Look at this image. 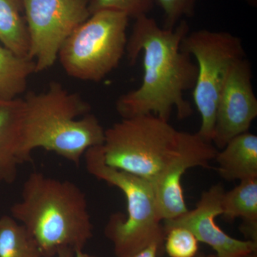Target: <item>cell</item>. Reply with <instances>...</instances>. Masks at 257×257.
Wrapping results in <instances>:
<instances>
[{
  "label": "cell",
  "instance_id": "obj_1",
  "mask_svg": "<svg viewBox=\"0 0 257 257\" xmlns=\"http://www.w3.org/2000/svg\"><path fill=\"white\" fill-rule=\"evenodd\" d=\"M135 20L125 52L131 64L143 52V83L118 98L116 111L122 119L152 114L169 121L174 109L179 119L189 117L194 111L184 94L194 89L198 67L181 48L188 24L182 20L175 28L165 29L147 15Z\"/></svg>",
  "mask_w": 257,
  "mask_h": 257
},
{
  "label": "cell",
  "instance_id": "obj_2",
  "mask_svg": "<svg viewBox=\"0 0 257 257\" xmlns=\"http://www.w3.org/2000/svg\"><path fill=\"white\" fill-rule=\"evenodd\" d=\"M91 106L60 82H52L43 92H29L23 99L20 155L32 160L37 149L52 152L79 165L89 149L100 146L105 130Z\"/></svg>",
  "mask_w": 257,
  "mask_h": 257
},
{
  "label": "cell",
  "instance_id": "obj_3",
  "mask_svg": "<svg viewBox=\"0 0 257 257\" xmlns=\"http://www.w3.org/2000/svg\"><path fill=\"white\" fill-rule=\"evenodd\" d=\"M11 216L36 241L44 257L62 247L84 249L93 236L85 194L74 182L32 172L24 182L21 199Z\"/></svg>",
  "mask_w": 257,
  "mask_h": 257
},
{
  "label": "cell",
  "instance_id": "obj_4",
  "mask_svg": "<svg viewBox=\"0 0 257 257\" xmlns=\"http://www.w3.org/2000/svg\"><path fill=\"white\" fill-rule=\"evenodd\" d=\"M84 157L88 173L119 189L126 199L127 214H111L104 229L116 256H130L152 245L165 251V232L151 182L106 165L101 145L89 149Z\"/></svg>",
  "mask_w": 257,
  "mask_h": 257
},
{
  "label": "cell",
  "instance_id": "obj_5",
  "mask_svg": "<svg viewBox=\"0 0 257 257\" xmlns=\"http://www.w3.org/2000/svg\"><path fill=\"white\" fill-rule=\"evenodd\" d=\"M185 135L155 115L124 118L105 130L104 162L153 184L178 153Z\"/></svg>",
  "mask_w": 257,
  "mask_h": 257
},
{
  "label": "cell",
  "instance_id": "obj_6",
  "mask_svg": "<svg viewBox=\"0 0 257 257\" xmlns=\"http://www.w3.org/2000/svg\"><path fill=\"white\" fill-rule=\"evenodd\" d=\"M128 18L124 13H93L67 39L58 59L69 77L99 82L119 66L126 52Z\"/></svg>",
  "mask_w": 257,
  "mask_h": 257
},
{
  "label": "cell",
  "instance_id": "obj_7",
  "mask_svg": "<svg viewBox=\"0 0 257 257\" xmlns=\"http://www.w3.org/2000/svg\"><path fill=\"white\" fill-rule=\"evenodd\" d=\"M181 48L197 60L193 99L201 116L197 135L211 143L216 108L231 67L246 57L242 41L227 32L198 30L187 34Z\"/></svg>",
  "mask_w": 257,
  "mask_h": 257
},
{
  "label": "cell",
  "instance_id": "obj_8",
  "mask_svg": "<svg viewBox=\"0 0 257 257\" xmlns=\"http://www.w3.org/2000/svg\"><path fill=\"white\" fill-rule=\"evenodd\" d=\"M28 25V56L37 72L51 68L79 25L91 16L89 0H23Z\"/></svg>",
  "mask_w": 257,
  "mask_h": 257
},
{
  "label": "cell",
  "instance_id": "obj_9",
  "mask_svg": "<svg viewBox=\"0 0 257 257\" xmlns=\"http://www.w3.org/2000/svg\"><path fill=\"white\" fill-rule=\"evenodd\" d=\"M251 67L245 58L235 62L221 93L216 108L211 143L224 148L230 140L248 132L257 116V99L251 84Z\"/></svg>",
  "mask_w": 257,
  "mask_h": 257
},
{
  "label": "cell",
  "instance_id": "obj_10",
  "mask_svg": "<svg viewBox=\"0 0 257 257\" xmlns=\"http://www.w3.org/2000/svg\"><path fill=\"white\" fill-rule=\"evenodd\" d=\"M224 192L221 184L211 186L202 193L194 209L175 219L163 221L165 232L176 226L186 228L199 242L211 246L218 257H256L257 241L231 237L216 224V217L222 214L221 202Z\"/></svg>",
  "mask_w": 257,
  "mask_h": 257
},
{
  "label": "cell",
  "instance_id": "obj_11",
  "mask_svg": "<svg viewBox=\"0 0 257 257\" xmlns=\"http://www.w3.org/2000/svg\"><path fill=\"white\" fill-rule=\"evenodd\" d=\"M217 149L197 133H186L178 153L152 184L157 212L162 222L175 219L189 210L184 199L182 179L193 167L209 168Z\"/></svg>",
  "mask_w": 257,
  "mask_h": 257
},
{
  "label": "cell",
  "instance_id": "obj_12",
  "mask_svg": "<svg viewBox=\"0 0 257 257\" xmlns=\"http://www.w3.org/2000/svg\"><path fill=\"white\" fill-rule=\"evenodd\" d=\"M23 99L0 102V184H12L23 163L20 155Z\"/></svg>",
  "mask_w": 257,
  "mask_h": 257
},
{
  "label": "cell",
  "instance_id": "obj_13",
  "mask_svg": "<svg viewBox=\"0 0 257 257\" xmlns=\"http://www.w3.org/2000/svg\"><path fill=\"white\" fill-rule=\"evenodd\" d=\"M217 172L226 181L257 178V136L240 134L228 142L215 159Z\"/></svg>",
  "mask_w": 257,
  "mask_h": 257
},
{
  "label": "cell",
  "instance_id": "obj_14",
  "mask_svg": "<svg viewBox=\"0 0 257 257\" xmlns=\"http://www.w3.org/2000/svg\"><path fill=\"white\" fill-rule=\"evenodd\" d=\"M221 207L225 219H241V232L247 240L257 241V178L240 181L234 188L225 191Z\"/></svg>",
  "mask_w": 257,
  "mask_h": 257
},
{
  "label": "cell",
  "instance_id": "obj_15",
  "mask_svg": "<svg viewBox=\"0 0 257 257\" xmlns=\"http://www.w3.org/2000/svg\"><path fill=\"white\" fill-rule=\"evenodd\" d=\"M37 73L35 61L0 44V102L18 99L26 91L28 79Z\"/></svg>",
  "mask_w": 257,
  "mask_h": 257
},
{
  "label": "cell",
  "instance_id": "obj_16",
  "mask_svg": "<svg viewBox=\"0 0 257 257\" xmlns=\"http://www.w3.org/2000/svg\"><path fill=\"white\" fill-rule=\"evenodd\" d=\"M0 44L28 56L30 39L23 0H0Z\"/></svg>",
  "mask_w": 257,
  "mask_h": 257
},
{
  "label": "cell",
  "instance_id": "obj_17",
  "mask_svg": "<svg viewBox=\"0 0 257 257\" xmlns=\"http://www.w3.org/2000/svg\"><path fill=\"white\" fill-rule=\"evenodd\" d=\"M0 257H44L34 238L11 215L0 216Z\"/></svg>",
  "mask_w": 257,
  "mask_h": 257
},
{
  "label": "cell",
  "instance_id": "obj_18",
  "mask_svg": "<svg viewBox=\"0 0 257 257\" xmlns=\"http://www.w3.org/2000/svg\"><path fill=\"white\" fill-rule=\"evenodd\" d=\"M199 243L189 230L176 226L165 231L164 249L170 257H195Z\"/></svg>",
  "mask_w": 257,
  "mask_h": 257
},
{
  "label": "cell",
  "instance_id": "obj_19",
  "mask_svg": "<svg viewBox=\"0 0 257 257\" xmlns=\"http://www.w3.org/2000/svg\"><path fill=\"white\" fill-rule=\"evenodd\" d=\"M155 0H89L90 14L101 10H111L124 13L128 18H138L153 8Z\"/></svg>",
  "mask_w": 257,
  "mask_h": 257
},
{
  "label": "cell",
  "instance_id": "obj_20",
  "mask_svg": "<svg viewBox=\"0 0 257 257\" xmlns=\"http://www.w3.org/2000/svg\"><path fill=\"white\" fill-rule=\"evenodd\" d=\"M165 16V29L175 28L183 17L194 14L197 0H157Z\"/></svg>",
  "mask_w": 257,
  "mask_h": 257
},
{
  "label": "cell",
  "instance_id": "obj_21",
  "mask_svg": "<svg viewBox=\"0 0 257 257\" xmlns=\"http://www.w3.org/2000/svg\"><path fill=\"white\" fill-rule=\"evenodd\" d=\"M163 252V250L157 245H152V246L127 257H159Z\"/></svg>",
  "mask_w": 257,
  "mask_h": 257
},
{
  "label": "cell",
  "instance_id": "obj_22",
  "mask_svg": "<svg viewBox=\"0 0 257 257\" xmlns=\"http://www.w3.org/2000/svg\"><path fill=\"white\" fill-rule=\"evenodd\" d=\"M55 257H75V251L69 247H62L57 251Z\"/></svg>",
  "mask_w": 257,
  "mask_h": 257
},
{
  "label": "cell",
  "instance_id": "obj_23",
  "mask_svg": "<svg viewBox=\"0 0 257 257\" xmlns=\"http://www.w3.org/2000/svg\"><path fill=\"white\" fill-rule=\"evenodd\" d=\"M75 257H97V256H93V255L89 254V253L84 252V251H83V250H80V251H75Z\"/></svg>",
  "mask_w": 257,
  "mask_h": 257
},
{
  "label": "cell",
  "instance_id": "obj_24",
  "mask_svg": "<svg viewBox=\"0 0 257 257\" xmlns=\"http://www.w3.org/2000/svg\"><path fill=\"white\" fill-rule=\"evenodd\" d=\"M244 1L251 6L256 7L257 0H244Z\"/></svg>",
  "mask_w": 257,
  "mask_h": 257
},
{
  "label": "cell",
  "instance_id": "obj_25",
  "mask_svg": "<svg viewBox=\"0 0 257 257\" xmlns=\"http://www.w3.org/2000/svg\"><path fill=\"white\" fill-rule=\"evenodd\" d=\"M195 257H218L216 255H204L201 253H198Z\"/></svg>",
  "mask_w": 257,
  "mask_h": 257
}]
</instances>
